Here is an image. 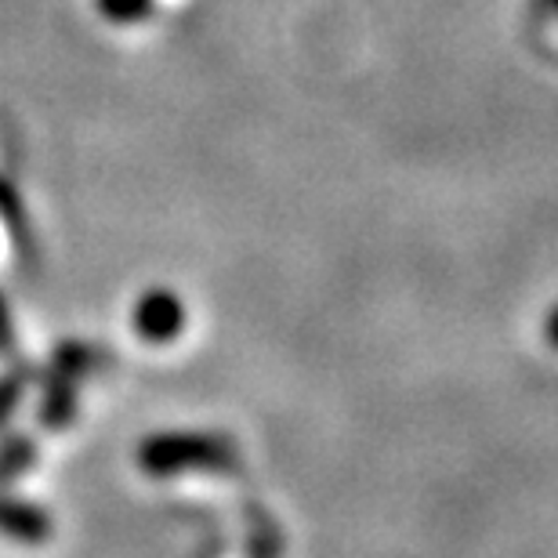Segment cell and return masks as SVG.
<instances>
[{
	"label": "cell",
	"instance_id": "obj_8",
	"mask_svg": "<svg viewBox=\"0 0 558 558\" xmlns=\"http://www.w3.org/2000/svg\"><path fill=\"white\" fill-rule=\"evenodd\" d=\"M11 341H15V330H11V316H8V305L0 301V352L11 349Z\"/></svg>",
	"mask_w": 558,
	"mask_h": 558
},
{
	"label": "cell",
	"instance_id": "obj_3",
	"mask_svg": "<svg viewBox=\"0 0 558 558\" xmlns=\"http://www.w3.org/2000/svg\"><path fill=\"white\" fill-rule=\"evenodd\" d=\"M87 366V355L84 349H62L54 355V366H51V377H48V392H44V407H40V417L48 428H62L70 424L73 417V392H76V377Z\"/></svg>",
	"mask_w": 558,
	"mask_h": 558
},
{
	"label": "cell",
	"instance_id": "obj_5",
	"mask_svg": "<svg viewBox=\"0 0 558 558\" xmlns=\"http://www.w3.org/2000/svg\"><path fill=\"white\" fill-rule=\"evenodd\" d=\"M98 11H102L106 22H117V26H131V22H142L153 11V0H95Z\"/></svg>",
	"mask_w": 558,
	"mask_h": 558
},
{
	"label": "cell",
	"instance_id": "obj_7",
	"mask_svg": "<svg viewBox=\"0 0 558 558\" xmlns=\"http://www.w3.org/2000/svg\"><path fill=\"white\" fill-rule=\"evenodd\" d=\"M22 461H29V442L26 439H15V442H11V453L0 450V478L15 475Z\"/></svg>",
	"mask_w": 558,
	"mask_h": 558
},
{
	"label": "cell",
	"instance_id": "obj_6",
	"mask_svg": "<svg viewBox=\"0 0 558 558\" xmlns=\"http://www.w3.org/2000/svg\"><path fill=\"white\" fill-rule=\"evenodd\" d=\"M22 392H26V377L22 374L0 377V424H8V417L15 414V407L22 403Z\"/></svg>",
	"mask_w": 558,
	"mask_h": 558
},
{
	"label": "cell",
	"instance_id": "obj_1",
	"mask_svg": "<svg viewBox=\"0 0 558 558\" xmlns=\"http://www.w3.org/2000/svg\"><path fill=\"white\" fill-rule=\"evenodd\" d=\"M138 464L145 475L156 478H174L182 472H226V468L236 464V446L218 432H156L142 439Z\"/></svg>",
	"mask_w": 558,
	"mask_h": 558
},
{
	"label": "cell",
	"instance_id": "obj_2",
	"mask_svg": "<svg viewBox=\"0 0 558 558\" xmlns=\"http://www.w3.org/2000/svg\"><path fill=\"white\" fill-rule=\"evenodd\" d=\"M185 301L167 287H153L131 308V327L145 344H171L185 330Z\"/></svg>",
	"mask_w": 558,
	"mask_h": 558
},
{
	"label": "cell",
	"instance_id": "obj_4",
	"mask_svg": "<svg viewBox=\"0 0 558 558\" xmlns=\"http://www.w3.org/2000/svg\"><path fill=\"white\" fill-rule=\"evenodd\" d=\"M0 537L22 544H44L51 537V519L37 505L0 494Z\"/></svg>",
	"mask_w": 558,
	"mask_h": 558
}]
</instances>
